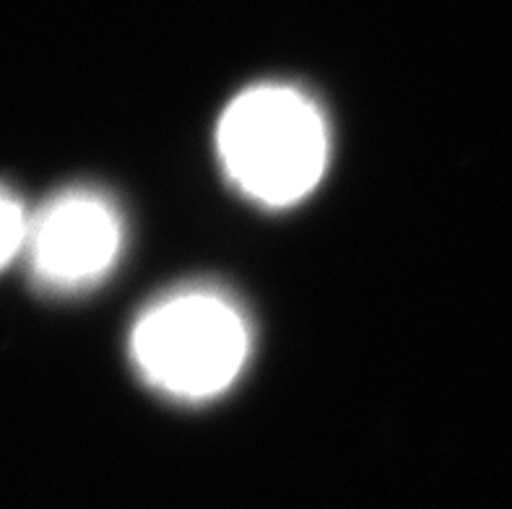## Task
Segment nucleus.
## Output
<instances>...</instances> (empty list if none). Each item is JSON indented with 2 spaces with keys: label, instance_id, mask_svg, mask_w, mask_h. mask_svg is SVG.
Masks as SVG:
<instances>
[{
  "label": "nucleus",
  "instance_id": "f257e3e1",
  "mask_svg": "<svg viewBox=\"0 0 512 509\" xmlns=\"http://www.w3.org/2000/svg\"><path fill=\"white\" fill-rule=\"evenodd\" d=\"M216 151L245 198L266 208L299 203L323 180L331 133L323 110L289 84L245 89L221 112Z\"/></svg>",
  "mask_w": 512,
  "mask_h": 509
},
{
  "label": "nucleus",
  "instance_id": "f03ea898",
  "mask_svg": "<svg viewBox=\"0 0 512 509\" xmlns=\"http://www.w3.org/2000/svg\"><path fill=\"white\" fill-rule=\"evenodd\" d=\"M253 333L227 291L190 284L151 302L130 333V359L156 393L211 400L245 369Z\"/></svg>",
  "mask_w": 512,
  "mask_h": 509
},
{
  "label": "nucleus",
  "instance_id": "7ed1b4c3",
  "mask_svg": "<svg viewBox=\"0 0 512 509\" xmlns=\"http://www.w3.org/2000/svg\"><path fill=\"white\" fill-rule=\"evenodd\" d=\"M123 242V216L115 203L94 187H73L34 213L24 252L39 284L81 291L112 271Z\"/></svg>",
  "mask_w": 512,
  "mask_h": 509
},
{
  "label": "nucleus",
  "instance_id": "20e7f679",
  "mask_svg": "<svg viewBox=\"0 0 512 509\" xmlns=\"http://www.w3.org/2000/svg\"><path fill=\"white\" fill-rule=\"evenodd\" d=\"M29 221L32 216H26L21 200L11 190L0 187V271L26 250Z\"/></svg>",
  "mask_w": 512,
  "mask_h": 509
}]
</instances>
